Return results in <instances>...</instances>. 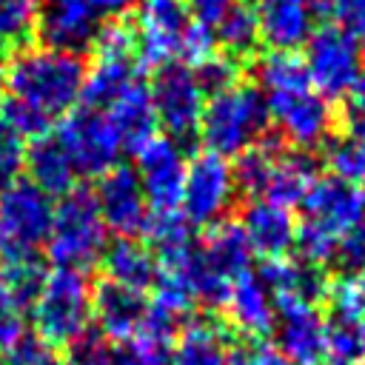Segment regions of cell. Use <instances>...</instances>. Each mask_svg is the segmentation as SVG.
Masks as SVG:
<instances>
[{
	"instance_id": "cell-1",
	"label": "cell",
	"mask_w": 365,
	"mask_h": 365,
	"mask_svg": "<svg viewBox=\"0 0 365 365\" xmlns=\"http://www.w3.org/2000/svg\"><path fill=\"white\" fill-rule=\"evenodd\" d=\"M86 80V63L74 51L23 48L3 74L6 97L0 117L26 140L43 137L48 128L74 111Z\"/></svg>"
},
{
	"instance_id": "cell-2",
	"label": "cell",
	"mask_w": 365,
	"mask_h": 365,
	"mask_svg": "<svg viewBox=\"0 0 365 365\" xmlns=\"http://www.w3.org/2000/svg\"><path fill=\"white\" fill-rule=\"evenodd\" d=\"M362 205H365L362 188L339 177H317L299 202L302 222H297V237H294L297 259L319 268L331 262L336 257L339 240L359 222Z\"/></svg>"
},
{
	"instance_id": "cell-3",
	"label": "cell",
	"mask_w": 365,
	"mask_h": 365,
	"mask_svg": "<svg viewBox=\"0 0 365 365\" xmlns=\"http://www.w3.org/2000/svg\"><path fill=\"white\" fill-rule=\"evenodd\" d=\"M268 123L262 91L251 83H234L205 100L197 137L211 154L237 157L268 134Z\"/></svg>"
},
{
	"instance_id": "cell-4",
	"label": "cell",
	"mask_w": 365,
	"mask_h": 365,
	"mask_svg": "<svg viewBox=\"0 0 365 365\" xmlns=\"http://www.w3.org/2000/svg\"><path fill=\"white\" fill-rule=\"evenodd\" d=\"M106 245H108V228L100 217L94 191L74 185L54 205L51 231L46 240L48 259L57 268H74L86 274L100 262Z\"/></svg>"
},
{
	"instance_id": "cell-5",
	"label": "cell",
	"mask_w": 365,
	"mask_h": 365,
	"mask_svg": "<svg viewBox=\"0 0 365 365\" xmlns=\"http://www.w3.org/2000/svg\"><path fill=\"white\" fill-rule=\"evenodd\" d=\"M91 282L83 271L54 268L46 274L34 302V336L48 348H68L86 328H91Z\"/></svg>"
},
{
	"instance_id": "cell-6",
	"label": "cell",
	"mask_w": 365,
	"mask_h": 365,
	"mask_svg": "<svg viewBox=\"0 0 365 365\" xmlns=\"http://www.w3.org/2000/svg\"><path fill=\"white\" fill-rule=\"evenodd\" d=\"M134 0H40L37 34L46 48L86 51L100 29L128 14Z\"/></svg>"
},
{
	"instance_id": "cell-7",
	"label": "cell",
	"mask_w": 365,
	"mask_h": 365,
	"mask_svg": "<svg viewBox=\"0 0 365 365\" xmlns=\"http://www.w3.org/2000/svg\"><path fill=\"white\" fill-rule=\"evenodd\" d=\"M54 202L31 180L17 177L0 188V259L37 254L51 231Z\"/></svg>"
},
{
	"instance_id": "cell-8",
	"label": "cell",
	"mask_w": 365,
	"mask_h": 365,
	"mask_svg": "<svg viewBox=\"0 0 365 365\" xmlns=\"http://www.w3.org/2000/svg\"><path fill=\"white\" fill-rule=\"evenodd\" d=\"M148 97H151V106L157 114V125H163L180 148L194 143L200 117H202V106H205V94H202L191 66L177 63V60L160 66L154 71Z\"/></svg>"
},
{
	"instance_id": "cell-9",
	"label": "cell",
	"mask_w": 365,
	"mask_h": 365,
	"mask_svg": "<svg viewBox=\"0 0 365 365\" xmlns=\"http://www.w3.org/2000/svg\"><path fill=\"white\" fill-rule=\"evenodd\" d=\"M54 137L63 143L74 171L83 177H103L117 165L123 154L120 134L111 125L108 114L100 108L83 106L68 111Z\"/></svg>"
},
{
	"instance_id": "cell-10",
	"label": "cell",
	"mask_w": 365,
	"mask_h": 365,
	"mask_svg": "<svg viewBox=\"0 0 365 365\" xmlns=\"http://www.w3.org/2000/svg\"><path fill=\"white\" fill-rule=\"evenodd\" d=\"M262 100L268 108V120L277 125V134L282 137V143H291L299 151L322 145L334 134L331 103L314 86L271 91V94H262Z\"/></svg>"
},
{
	"instance_id": "cell-11",
	"label": "cell",
	"mask_w": 365,
	"mask_h": 365,
	"mask_svg": "<svg viewBox=\"0 0 365 365\" xmlns=\"http://www.w3.org/2000/svg\"><path fill=\"white\" fill-rule=\"evenodd\" d=\"M305 71L311 86L325 97H348V91L362 77V57L359 46L351 34L339 31L336 26H322L305 40Z\"/></svg>"
},
{
	"instance_id": "cell-12",
	"label": "cell",
	"mask_w": 365,
	"mask_h": 365,
	"mask_svg": "<svg viewBox=\"0 0 365 365\" xmlns=\"http://www.w3.org/2000/svg\"><path fill=\"white\" fill-rule=\"evenodd\" d=\"M234 200H237V185L225 157L202 151L185 165L180 214L191 225H217L231 211Z\"/></svg>"
},
{
	"instance_id": "cell-13",
	"label": "cell",
	"mask_w": 365,
	"mask_h": 365,
	"mask_svg": "<svg viewBox=\"0 0 365 365\" xmlns=\"http://www.w3.org/2000/svg\"><path fill=\"white\" fill-rule=\"evenodd\" d=\"M191 14L185 0H143L137 11V57L145 66H165L182 51Z\"/></svg>"
},
{
	"instance_id": "cell-14",
	"label": "cell",
	"mask_w": 365,
	"mask_h": 365,
	"mask_svg": "<svg viewBox=\"0 0 365 365\" xmlns=\"http://www.w3.org/2000/svg\"><path fill=\"white\" fill-rule=\"evenodd\" d=\"M94 200L111 234L134 240L145 231L151 208L140 185V177L131 165H114L111 171H106L94 188Z\"/></svg>"
},
{
	"instance_id": "cell-15",
	"label": "cell",
	"mask_w": 365,
	"mask_h": 365,
	"mask_svg": "<svg viewBox=\"0 0 365 365\" xmlns=\"http://www.w3.org/2000/svg\"><path fill=\"white\" fill-rule=\"evenodd\" d=\"M185 154L171 137H154L137 151V177L145 191L148 208L174 211L180 208L185 182Z\"/></svg>"
},
{
	"instance_id": "cell-16",
	"label": "cell",
	"mask_w": 365,
	"mask_h": 365,
	"mask_svg": "<svg viewBox=\"0 0 365 365\" xmlns=\"http://www.w3.org/2000/svg\"><path fill=\"white\" fill-rule=\"evenodd\" d=\"M274 348L291 365H325V319L317 305L285 302L277 305Z\"/></svg>"
},
{
	"instance_id": "cell-17",
	"label": "cell",
	"mask_w": 365,
	"mask_h": 365,
	"mask_svg": "<svg viewBox=\"0 0 365 365\" xmlns=\"http://www.w3.org/2000/svg\"><path fill=\"white\" fill-rule=\"evenodd\" d=\"M237 225L242 228L251 251L259 254L262 259H279L288 251H294L297 220H294L291 208H285V205L257 197L242 205Z\"/></svg>"
},
{
	"instance_id": "cell-18",
	"label": "cell",
	"mask_w": 365,
	"mask_h": 365,
	"mask_svg": "<svg viewBox=\"0 0 365 365\" xmlns=\"http://www.w3.org/2000/svg\"><path fill=\"white\" fill-rule=\"evenodd\" d=\"M259 43L274 51H294L311 34L317 23V0H257Z\"/></svg>"
},
{
	"instance_id": "cell-19",
	"label": "cell",
	"mask_w": 365,
	"mask_h": 365,
	"mask_svg": "<svg viewBox=\"0 0 365 365\" xmlns=\"http://www.w3.org/2000/svg\"><path fill=\"white\" fill-rule=\"evenodd\" d=\"M145 305L143 291L117 285L111 279H100L91 288V317L97 319V331L111 342H131L140 334Z\"/></svg>"
},
{
	"instance_id": "cell-20",
	"label": "cell",
	"mask_w": 365,
	"mask_h": 365,
	"mask_svg": "<svg viewBox=\"0 0 365 365\" xmlns=\"http://www.w3.org/2000/svg\"><path fill=\"white\" fill-rule=\"evenodd\" d=\"M259 282L265 285V291L277 305L285 302H308L317 305L325 299V288H328V277L319 265L302 262V259H265L257 271Z\"/></svg>"
},
{
	"instance_id": "cell-21",
	"label": "cell",
	"mask_w": 365,
	"mask_h": 365,
	"mask_svg": "<svg viewBox=\"0 0 365 365\" xmlns=\"http://www.w3.org/2000/svg\"><path fill=\"white\" fill-rule=\"evenodd\" d=\"M225 308H228L231 325L240 334H245L248 339L268 336L274 328V319H277L274 299L254 271H245L231 282V294H228Z\"/></svg>"
},
{
	"instance_id": "cell-22",
	"label": "cell",
	"mask_w": 365,
	"mask_h": 365,
	"mask_svg": "<svg viewBox=\"0 0 365 365\" xmlns=\"http://www.w3.org/2000/svg\"><path fill=\"white\" fill-rule=\"evenodd\" d=\"M111 125L120 134L123 151L137 154L148 140L157 137V114L148 97V88L137 80L134 86H128L108 108H106Z\"/></svg>"
},
{
	"instance_id": "cell-23",
	"label": "cell",
	"mask_w": 365,
	"mask_h": 365,
	"mask_svg": "<svg viewBox=\"0 0 365 365\" xmlns=\"http://www.w3.org/2000/svg\"><path fill=\"white\" fill-rule=\"evenodd\" d=\"M197 254L214 277H220L231 285L240 274L251 271V254L254 251H251V245H248V240L237 222H217L205 234V240L197 242Z\"/></svg>"
},
{
	"instance_id": "cell-24",
	"label": "cell",
	"mask_w": 365,
	"mask_h": 365,
	"mask_svg": "<svg viewBox=\"0 0 365 365\" xmlns=\"http://www.w3.org/2000/svg\"><path fill=\"white\" fill-rule=\"evenodd\" d=\"M140 77H137V57L134 54H97L94 66L86 68L80 100L86 108L106 111Z\"/></svg>"
},
{
	"instance_id": "cell-25",
	"label": "cell",
	"mask_w": 365,
	"mask_h": 365,
	"mask_svg": "<svg viewBox=\"0 0 365 365\" xmlns=\"http://www.w3.org/2000/svg\"><path fill=\"white\" fill-rule=\"evenodd\" d=\"M26 168H29V180L48 197L68 194L77 180V171H74L63 143L51 134L31 140V145L26 148Z\"/></svg>"
},
{
	"instance_id": "cell-26",
	"label": "cell",
	"mask_w": 365,
	"mask_h": 365,
	"mask_svg": "<svg viewBox=\"0 0 365 365\" xmlns=\"http://www.w3.org/2000/svg\"><path fill=\"white\" fill-rule=\"evenodd\" d=\"M100 262H103L106 279L134 291H145L157 279V259L151 248L128 237H117L111 245H106Z\"/></svg>"
},
{
	"instance_id": "cell-27",
	"label": "cell",
	"mask_w": 365,
	"mask_h": 365,
	"mask_svg": "<svg viewBox=\"0 0 365 365\" xmlns=\"http://www.w3.org/2000/svg\"><path fill=\"white\" fill-rule=\"evenodd\" d=\"M228 331L214 319H191L174 339V365H225Z\"/></svg>"
},
{
	"instance_id": "cell-28",
	"label": "cell",
	"mask_w": 365,
	"mask_h": 365,
	"mask_svg": "<svg viewBox=\"0 0 365 365\" xmlns=\"http://www.w3.org/2000/svg\"><path fill=\"white\" fill-rule=\"evenodd\" d=\"M317 160L308 151H282L271 168L268 185H265V200L277 205H299L311 182L317 180Z\"/></svg>"
},
{
	"instance_id": "cell-29",
	"label": "cell",
	"mask_w": 365,
	"mask_h": 365,
	"mask_svg": "<svg viewBox=\"0 0 365 365\" xmlns=\"http://www.w3.org/2000/svg\"><path fill=\"white\" fill-rule=\"evenodd\" d=\"M214 43L220 46V51L231 60H242L251 57L259 46V23H257V11L251 3L237 0L222 17L220 23L211 29Z\"/></svg>"
},
{
	"instance_id": "cell-30",
	"label": "cell",
	"mask_w": 365,
	"mask_h": 365,
	"mask_svg": "<svg viewBox=\"0 0 365 365\" xmlns=\"http://www.w3.org/2000/svg\"><path fill=\"white\" fill-rule=\"evenodd\" d=\"M46 265L40 259V254L31 257H11V259H0V291L6 297H11L20 308H29L46 279Z\"/></svg>"
},
{
	"instance_id": "cell-31",
	"label": "cell",
	"mask_w": 365,
	"mask_h": 365,
	"mask_svg": "<svg viewBox=\"0 0 365 365\" xmlns=\"http://www.w3.org/2000/svg\"><path fill=\"white\" fill-rule=\"evenodd\" d=\"M40 0H0V51H23L37 37Z\"/></svg>"
},
{
	"instance_id": "cell-32",
	"label": "cell",
	"mask_w": 365,
	"mask_h": 365,
	"mask_svg": "<svg viewBox=\"0 0 365 365\" xmlns=\"http://www.w3.org/2000/svg\"><path fill=\"white\" fill-rule=\"evenodd\" d=\"M322 160L331 168V177H339L356 188L365 185V143L351 134H331L322 143Z\"/></svg>"
},
{
	"instance_id": "cell-33",
	"label": "cell",
	"mask_w": 365,
	"mask_h": 365,
	"mask_svg": "<svg viewBox=\"0 0 365 365\" xmlns=\"http://www.w3.org/2000/svg\"><path fill=\"white\" fill-rule=\"evenodd\" d=\"M325 302L331 317L359 322L365 317V271H342L339 277L328 279Z\"/></svg>"
},
{
	"instance_id": "cell-34",
	"label": "cell",
	"mask_w": 365,
	"mask_h": 365,
	"mask_svg": "<svg viewBox=\"0 0 365 365\" xmlns=\"http://www.w3.org/2000/svg\"><path fill=\"white\" fill-rule=\"evenodd\" d=\"M359 362V336L356 322L325 319V365H356Z\"/></svg>"
},
{
	"instance_id": "cell-35",
	"label": "cell",
	"mask_w": 365,
	"mask_h": 365,
	"mask_svg": "<svg viewBox=\"0 0 365 365\" xmlns=\"http://www.w3.org/2000/svg\"><path fill=\"white\" fill-rule=\"evenodd\" d=\"M191 71H194V77H197L202 94H208V97L217 94V91H222V88H228V86H234V83H240V80H237V77H240V63L231 60V57H225L222 51L208 54V57L200 60Z\"/></svg>"
},
{
	"instance_id": "cell-36",
	"label": "cell",
	"mask_w": 365,
	"mask_h": 365,
	"mask_svg": "<svg viewBox=\"0 0 365 365\" xmlns=\"http://www.w3.org/2000/svg\"><path fill=\"white\" fill-rule=\"evenodd\" d=\"M317 17H328L354 40L365 34V0H317Z\"/></svg>"
},
{
	"instance_id": "cell-37",
	"label": "cell",
	"mask_w": 365,
	"mask_h": 365,
	"mask_svg": "<svg viewBox=\"0 0 365 365\" xmlns=\"http://www.w3.org/2000/svg\"><path fill=\"white\" fill-rule=\"evenodd\" d=\"M114 345L117 342L103 336L97 328H86L66 351H68V362L71 365H111Z\"/></svg>"
},
{
	"instance_id": "cell-38",
	"label": "cell",
	"mask_w": 365,
	"mask_h": 365,
	"mask_svg": "<svg viewBox=\"0 0 365 365\" xmlns=\"http://www.w3.org/2000/svg\"><path fill=\"white\" fill-rule=\"evenodd\" d=\"M26 165V143L23 137L0 117V188L14 182L20 177V168Z\"/></svg>"
},
{
	"instance_id": "cell-39",
	"label": "cell",
	"mask_w": 365,
	"mask_h": 365,
	"mask_svg": "<svg viewBox=\"0 0 365 365\" xmlns=\"http://www.w3.org/2000/svg\"><path fill=\"white\" fill-rule=\"evenodd\" d=\"M26 336V308L0 291V354H9Z\"/></svg>"
},
{
	"instance_id": "cell-40",
	"label": "cell",
	"mask_w": 365,
	"mask_h": 365,
	"mask_svg": "<svg viewBox=\"0 0 365 365\" xmlns=\"http://www.w3.org/2000/svg\"><path fill=\"white\" fill-rule=\"evenodd\" d=\"M334 259L342 265V271H365V214L339 240V248H336Z\"/></svg>"
},
{
	"instance_id": "cell-41",
	"label": "cell",
	"mask_w": 365,
	"mask_h": 365,
	"mask_svg": "<svg viewBox=\"0 0 365 365\" xmlns=\"http://www.w3.org/2000/svg\"><path fill=\"white\" fill-rule=\"evenodd\" d=\"M60 356L54 354V348H48L46 342H40L37 336H23L6 356L3 365H54Z\"/></svg>"
},
{
	"instance_id": "cell-42",
	"label": "cell",
	"mask_w": 365,
	"mask_h": 365,
	"mask_svg": "<svg viewBox=\"0 0 365 365\" xmlns=\"http://www.w3.org/2000/svg\"><path fill=\"white\" fill-rule=\"evenodd\" d=\"M345 134H351L354 140L365 143V74L359 77V83L348 91V103H345Z\"/></svg>"
},
{
	"instance_id": "cell-43",
	"label": "cell",
	"mask_w": 365,
	"mask_h": 365,
	"mask_svg": "<svg viewBox=\"0 0 365 365\" xmlns=\"http://www.w3.org/2000/svg\"><path fill=\"white\" fill-rule=\"evenodd\" d=\"M237 0H185L188 6V14L194 23L205 26V29H214L220 23V17L234 6Z\"/></svg>"
},
{
	"instance_id": "cell-44",
	"label": "cell",
	"mask_w": 365,
	"mask_h": 365,
	"mask_svg": "<svg viewBox=\"0 0 365 365\" xmlns=\"http://www.w3.org/2000/svg\"><path fill=\"white\" fill-rule=\"evenodd\" d=\"M225 365H259V345H251V342L228 345Z\"/></svg>"
},
{
	"instance_id": "cell-45",
	"label": "cell",
	"mask_w": 365,
	"mask_h": 365,
	"mask_svg": "<svg viewBox=\"0 0 365 365\" xmlns=\"http://www.w3.org/2000/svg\"><path fill=\"white\" fill-rule=\"evenodd\" d=\"M111 365H143V348L137 339L131 342H117L114 345V356Z\"/></svg>"
},
{
	"instance_id": "cell-46",
	"label": "cell",
	"mask_w": 365,
	"mask_h": 365,
	"mask_svg": "<svg viewBox=\"0 0 365 365\" xmlns=\"http://www.w3.org/2000/svg\"><path fill=\"white\" fill-rule=\"evenodd\" d=\"M140 348H143V365H174V356L168 351V345H151V342H143L137 339Z\"/></svg>"
},
{
	"instance_id": "cell-47",
	"label": "cell",
	"mask_w": 365,
	"mask_h": 365,
	"mask_svg": "<svg viewBox=\"0 0 365 365\" xmlns=\"http://www.w3.org/2000/svg\"><path fill=\"white\" fill-rule=\"evenodd\" d=\"M259 365H291L274 345H259Z\"/></svg>"
},
{
	"instance_id": "cell-48",
	"label": "cell",
	"mask_w": 365,
	"mask_h": 365,
	"mask_svg": "<svg viewBox=\"0 0 365 365\" xmlns=\"http://www.w3.org/2000/svg\"><path fill=\"white\" fill-rule=\"evenodd\" d=\"M356 336H359V362L365 365V317L356 322Z\"/></svg>"
},
{
	"instance_id": "cell-49",
	"label": "cell",
	"mask_w": 365,
	"mask_h": 365,
	"mask_svg": "<svg viewBox=\"0 0 365 365\" xmlns=\"http://www.w3.org/2000/svg\"><path fill=\"white\" fill-rule=\"evenodd\" d=\"M359 40H362V48H359V57H362V60H365V34H362V37H359Z\"/></svg>"
},
{
	"instance_id": "cell-50",
	"label": "cell",
	"mask_w": 365,
	"mask_h": 365,
	"mask_svg": "<svg viewBox=\"0 0 365 365\" xmlns=\"http://www.w3.org/2000/svg\"><path fill=\"white\" fill-rule=\"evenodd\" d=\"M0 88H3V71H0Z\"/></svg>"
}]
</instances>
